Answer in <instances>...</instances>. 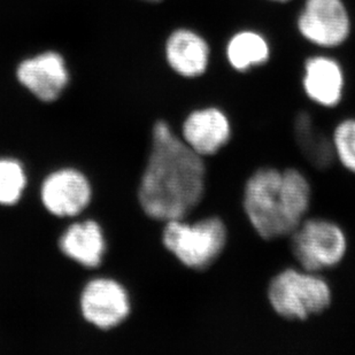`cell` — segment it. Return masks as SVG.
Instances as JSON below:
<instances>
[{
	"mask_svg": "<svg viewBox=\"0 0 355 355\" xmlns=\"http://www.w3.org/2000/svg\"><path fill=\"white\" fill-rule=\"evenodd\" d=\"M28 185L24 164L13 158H0V206H14L21 200Z\"/></svg>",
	"mask_w": 355,
	"mask_h": 355,
	"instance_id": "15",
	"label": "cell"
},
{
	"mask_svg": "<svg viewBox=\"0 0 355 355\" xmlns=\"http://www.w3.org/2000/svg\"><path fill=\"white\" fill-rule=\"evenodd\" d=\"M146 1H152V3H155V1H160V0H146Z\"/></svg>",
	"mask_w": 355,
	"mask_h": 355,
	"instance_id": "18",
	"label": "cell"
},
{
	"mask_svg": "<svg viewBox=\"0 0 355 355\" xmlns=\"http://www.w3.org/2000/svg\"><path fill=\"white\" fill-rule=\"evenodd\" d=\"M331 290L316 272L286 269L272 278L268 300L272 309L288 320H306L324 312L331 304Z\"/></svg>",
	"mask_w": 355,
	"mask_h": 355,
	"instance_id": "4",
	"label": "cell"
},
{
	"mask_svg": "<svg viewBox=\"0 0 355 355\" xmlns=\"http://www.w3.org/2000/svg\"><path fill=\"white\" fill-rule=\"evenodd\" d=\"M80 311L87 323L108 331L118 328L130 315V295L114 278H91L80 292Z\"/></svg>",
	"mask_w": 355,
	"mask_h": 355,
	"instance_id": "6",
	"label": "cell"
},
{
	"mask_svg": "<svg viewBox=\"0 0 355 355\" xmlns=\"http://www.w3.org/2000/svg\"><path fill=\"white\" fill-rule=\"evenodd\" d=\"M166 57L178 74L197 78L207 69L209 47L206 40L193 31L178 29L168 38Z\"/></svg>",
	"mask_w": 355,
	"mask_h": 355,
	"instance_id": "12",
	"label": "cell"
},
{
	"mask_svg": "<svg viewBox=\"0 0 355 355\" xmlns=\"http://www.w3.org/2000/svg\"><path fill=\"white\" fill-rule=\"evenodd\" d=\"M304 87L306 94L318 104L332 107L342 99L344 76L336 61L315 57L306 62Z\"/></svg>",
	"mask_w": 355,
	"mask_h": 355,
	"instance_id": "13",
	"label": "cell"
},
{
	"mask_svg": "<svg viewBox=\"0 0 355 355\" xmlns=\"http://www.w3.org/2000/svg\"><path fill=\"white\" fill-rule=\"evenodd\" d=\"M332 146L343 166L355 174V120L343 121L335 129Z\"/></svg>",
	"mask_w": 355,
	"mask_h": 355,
	"instance_id": "17",
	"label": "cell"
},
{
	"mask_svg": "<svg viewBox=\"0 0 355 355\" xmlns=\"http://www.w3.org/2000/svg\"><path fill=\"white\" fill-rule=\"evenodd\" d=\"M40 201L51 215L76 220L92 199V187L87 175L76 168H59L44 178Z\"/></svg>",
	"mask_w": 355,
	"mask_h": 355,
	"instance_id": "7",
	"label": "cell"
},
{
	"mask_svg": "<svg viewBox=\"0 0 355 355\" xmlns=\"http://www.w3.org/2000/svg\"><path fill=\"white\" fill-rule=\"evenodd\" d=\"M274 1H281V3H283V1H288V0H274Z\"/></svg>",
	"mask_w": 355,
	"mask_h": 355,
	"instance_id": "19",
	"label": "cell"
},
{
	"mask_svg": "<svg viewBox=\"0 0 355 355\" xmlns=\"http://www.w3.org/2000/svg\"><path fill=\"white\" fill-rule=\"evenodd\" d=\"M299 143L302 151L309 157L312 164L318 168H327L334 160V146L332 141H327L325 138H315V132L313 131L309 121L300 120L298 123Z\"/></svg>",
	"mask_w": 355,
	"mask_h": 355,
	"instance_id": "16",
	"label": "cell"
},
{
	"mask_svg": "<svg viewBox=\"0 0 355 355\" xmlns=\"http://www.w3.org/2000/svg\"><path fill=\"white\" fill-rule=\"evenodd\" d=\"M206 167L166 120L152 124L151 144L138 184L141 211L164 225L187 218L205 193Z\"/></svg>",
	"mask_w": 355,
	"mask_h": 355,
	"instance_id": "1",
	"label": "cell"
},
{
	"mask_svg": "<svg viewBox=\"0 0 355 355\" xmlns=\"http://www.w3.org/2000/svg\"><path fill=\"white\" fill-rule=\"evenodd\" d=\"M58 245L66 258L87 269H97L107 251L104 230L91 218L73 220L61 234Z\"/></svg>",
	"mask_w": 355,
	"mask_h": 355,
	"instance_id": "10",
	"label": "cell"
},
{
	"mask_svg": "<svg viewBox=\"0 0 355 355\" xmlns=\"http://www.w3.org/2000/svg\"><path fill=\"white\" fill-rule=\"evenodd\" d=\"M227 55L232 67L237 71H246L251 66L268 60V44L265 38L253 31H243L229 42Z\"/></svg>",
	"mask_w": 355,
	"mask_h": 355,
	"instance_id": "14",
	"label": "cell"
},
{
	"mask_svg": "<svg viewBox=\"0 0 355 355\" xmlns=\"http://www.w3.org/2000/svg\"><path fill=\"white\" fill-rule=\"evenodd\" d=\"M311 205V185L297 169L263 168L248 178L244 209L255 232L265 239L290 236Z\"/></svg>",
	"mask_w": 355,
	"mask_h": 355,
	"instance_id": "2",
	"label": "cell"
},
{
	"mask_svg": "<svg viewBox=\"0 0 355 355\" xmlns=\"http://www.w3.org/2000/svg\"><path fill=\"white\" fill-rule=\"evenodd\" d=\"M232 136L227 115L218 108H204L192 112L182 125V138L201 157L218 153Z\"/></svg>",
	"mask_w": 355,
	"mask_h": 355,
	"instance_id": "11",
	"label": "cell"
},
{
	"mask_svg": "<svg viewBox=\"0 0 355 355\" xmlns=\"http://www.w3.org/2000/svg\"><path fill=\"white\" fill-rule=\"evenodd\" d=\"M349 17L342 0H307L298 28L302 36L320 46H338L349 34Z\"/></svg>",
	"mask_w": 355,
	"mask_h": 355,
	"instance_id": "9",
	"label": "cell"
},
{
	"mask_svg": "<svg viewBox=\"0 0 355 355\" xmlns=\"http://www.w3.org/2000/svg\"><path fill=\"white\" fill-rule=\"evenodd\" d=\"M290 236L292 253L306 272L331 268L345 257L347 239L342 228L334 222L304 220Z\"/></svg>",
	"mask_w": 355,
	"mask_h": 355,
	"instance_id": "5",
	"label": "cell"
},
{
	"mask_svg": "<svg viewBox=\"0 0 355 355\" xmlns=\"http://www.w3.org/2000/svg\"><path fill=\"white\" fill-rule=\"evenodd\" d=\"M17 78L24 90L43 104L59 101L69 84L64 58L52 51L22 61Z\"/></svg>",
	"mask_w": 355,
	"mask_h": 355,
	"instance_id": "8",
	"label": "cell"
},
{
	"mask_svg": "<svg viewBox=\"0 0 355 355\" xmlns=\"http://www.w3.org/2000/svg\"><path fill=\"white\" fill-rule=\"evenodd\" d=\"M228 232L221 218L195 223L173 220L162 225L161 244L168 254L187 268L202 270L213 265L225 250Z\"/></svg>",
	"mask_w": 355,
	"mask_h": 355,
	"instance_id": "3",
	"label": "cell"
}]
</instances>
